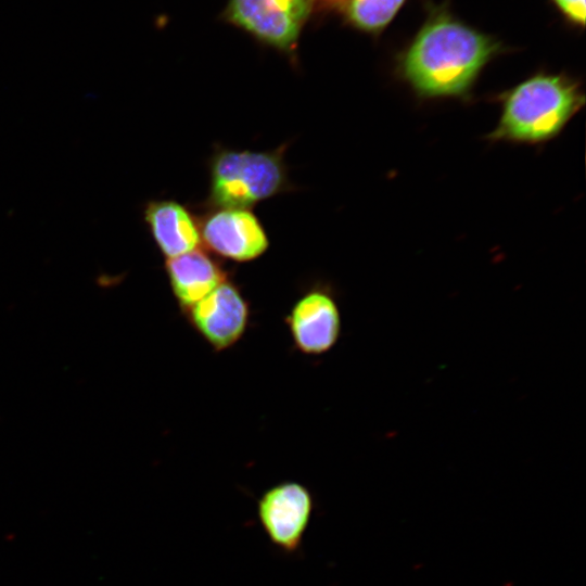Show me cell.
Here are the masks:
<instances>
[{
	"mask_svg": "<svg viewBox=\"0 0 586 586\" xmlns=\"http://www.w3.org/2000/svg\"><path fill=\"white\" fill-rule=\"evenodd\" d=\"M507 47L458 18L443 3L428 14L396 59V73L420 99L464 98Z\"/></svg>",
	"mask_w": 586,
	"mask_h": 586,
	"instance_id": "obj_1",
	"label": "cell"
},
{
	"mask_svg": "<svg viewBox=\"0 0 586 586\" xmlns=\"http://www.w3.org/2000/svg\"><path fill=\"white\" fill-rule=\"evenodd\" d=\"M501 113L489 141L536 144L557 137L584 106L581 84L566 74L539 72L500 95Z\"/></svg>",
	"mask_w": 586,
	"mask_h": 586,
	"instance_id": "obj_2",
	"label": "cell"
},
{
	"mask_svg": "<svg viewBox=\"0 0 586 586\" xmlns=\"http://www.w3.org/2000/svg\"><path fill=\"white\" fill-rule=\"evenodd\" d=\"M289 143L275 150L252 151L216 144L207 160L208 191L201 209L247 208L296 187L290 180L285 153Z\"/></svg>",
	"mask_w": 586,
	"mask_h": 586,
	"instance_id": "obj_3",
	"label": "cell"
},
{
	"mask_svg": "<svg viewBox=\"0 0 586 586\" xmlns=\"http://www.w3.org/2000/svg\"><path fill=\"white\" fill-rule=\"evenodd\" d=\"M313 7L314 0H228L222 20L293 61Z\"/></svg>",
	"mask_w": 586,
	"mask_h": 586,
	"instance_id": "obj_4",
	"label": "cell"
},
{
	"mask_svg": "<svg viewBox=\"0 0 586 586\" xmlns=\"http://www.w3.org/2000/svg\"><path fill=\"white\" fill-rule=\"evenodd\" d=\"M251 305L230 278L182 315L203 341L216 353L233 347L251 323Z\"/></svg>",
	"mask_w": 586,
	"mask_h": 586,
	"instance_id": "obj_5",
	"label": "cell"
},
{
	"mask_svg": "<svg viewBox=\"0 0 586 586\" xmlns=\"http://www.w3.org/2000/svg\"><path fill=\"white\" fill-rule=\"evenodd\" d=\"M198 220L201 244L216 257L247 263L259 258L269 247L268 234L251 209H202Z\"/></svg>",
	"mask_w": 586,
	"mask_h": 586,
	"instance_id": "obj_6",
	"label": "cell"
},
{
	"mask_svg": "<svg viewBox=\"0 0 586 586\" xmlns=\"http://www.w3.org/2000/svg\"><path fill=\"white\" fill-rule=\"evenodd\" d=\"M310 491L296 481L279 482L257 500L259 523L271 544L285 553L296 552L314 511Z\"/></svg>",
	"mask_w": 586,
	"mask_h": 586,
	"instance_id": "obj_7",
	"label": "cell"
},
{
	"mask_svg": "<svg viewBox=\"0 0 586 586\" xmlns=\"http://www.w3.org/2000/svg\"><path fill=\"white\" fill-rule=\"evenodd\" d=\"M284 321L294 347L307 356L328 353L341 335L340 308L324 283L307 288L293 303Z\"/></svg>",
	"mask_w": 586,
	"mask_h": 586,
	"instance_id": "obj_8",
	"label": "cell"
},
{
	"mask_svg": "<svg viewBox=\"0 0 586 586\" xmlns=\"http://www.w3.org/2000/svg\"><path fill=\"white\" fill-rule=\"evenodd\" d=\"M142 213L152 240L166 259L200 247L198 216L188 206L173 199H153Z\"/></svg>",
	"mask_w": 586,
	"mask_h": 586,
	"instance_id": "obj_9",
	"label": "cell"
},
{
	"mask_svg": "<svg viewBox=\"0 0 586 586\" xmlns=\"http://www.w3.org/2000/svg\"><path fill=\"white\" fill-rule=\"evenodd\" d=\"M165 272L181 313L230 278L218 257L200 247L166 259Z\"/></svg>",
	"mask_w": 586,
	"mask_h": 586,
	"instance_id": "obj_10",
	"label": "cell"
},
{
	"mask_svg": "<svg viewBox=\"0 0 586 586\" xmlns=\"http://www.w3.org/2000/svg\"><path fill=\"white\" fill-rule=\"evenodd\" d=\"M406 0H349L342 9L344 22L353 29L373 37L393 22Z\"/></svg>",
	"mask_w": 586,
	"mask_h": 586,
	"instance_id": "obj_11",
	"label": "cell"
},
{
	"mask_svg": "<svg viewBox=\"0 0 586 586\" xmlns=\"http://www.w3.org/2000/svg\"><path fill=\"white\" fill-rule=\"evenodd\" d=\"M563 18L573 27L585 26V0H550Z\"/></svg>",
	"mask_w": 586,
	"mask_h": 586,
	"instance_id": "obj_12",
	"label": "cell"
},
{
	"mask_svg": "<svg viewBox=\"0 0 586 586\" xmlns=\"http://www.w3.org/2000/svg\"><path fill=\"white\" fill-rule=\"evenodd\" d=\"M323 2L332 5H337L343 8L349 0H322Z\"/></svg>",
	"mask_w": 586,
	"mask_h": 586,
	"instance_id": "obj_13",
	"label": "cell"
}]
</instances>
